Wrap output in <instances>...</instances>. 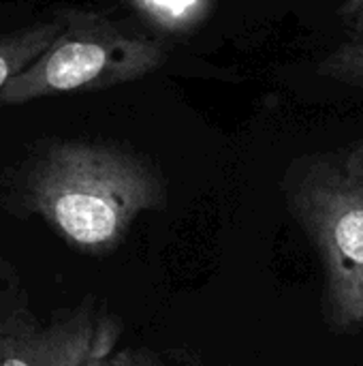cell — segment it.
<instances>
[{"label":"cell","instance_id":"obj_1","mask_svg":"<svg viewBox=\"0 0 363 366\" xmlns=\"http://www.w3.org/2000/svg\"><path fill=\"white\" fill-rule=\"evenodd\" d=\"M19 206L41 217L71 249L107 255L137 217L167 199L160 169L143 154L107 142L45 144L21 172Z\"/></svg>","mask_w":363,"mask_h":366},{"label":"cell","instance_id":"obj_2","mask_svg":"<svg viewBox=\"0 0 363 366\" xmlns=\"http://www.w3.org/2000/svg\"><path fill=\"white\" fill-rule=\"evenodd\" d=\"M285 197L321 257L325 320L338 330L363 324V142L295 161Z\"/></svg>","mask_w":363,"mask_h":366},{"label":"cell","instance_id":"obj_3","mask_svg":"<svg viewBox=\"0 0 363 366\" xmlns=\"http://www.w3.org/2000/svg\"><path fill=\"white\" fill-rule=\"evenodd\" d=\"M60 19L53 43L0 90V107L131 84L165 62L160 41L124 32L98 13L64 11Z\"/></svg>","mask_w":363,"mask_h":366},{"label":"cell","instance_id":"obj_4","mask_svg":"<svg viewBox=\"0 0 363 366\" xmlns=\"http://www.w3.org/2000/svg\"><path fill=\"white\" fill-rule=\"evenodd\" d=\"M116 339L107 320L81 317L45 332L26 317L0 330V366H113Z\"/></svg>","mask_w":363,"mask_h":366},{"label":"cell","instance_id":"obj_5","mask_svg":"<svg viewBox=\"0 0 363 366\" xmlns=\"http://www.w3.org/2000/svg\"><path fill=\"white\" fill-rule=\"evenodd\" d=\"M60 30L62 19L56 15L53 19L24 26L0 36V90L47 49Z\"/></svg>","mask_w":363,"mask_h":366},{"label":"cell","instance_id":"obj_6","mask_svg":"<svg viewBox=\"0 0 363 366\" xmlns=\"http://www.w3.org/2000/svg\"><path fill=\"white\" fill-rule=\"evenodd\" d=\"M128 4L150 26L167 34H188L208 19L214 0H128Z\"/></svg>","mask_w":363,"mask_h":366},{"label":"cell","instance_id":"obj_7","mask_svg":"<svg viewBox=\"0 0 363 366\" xmlns=\"http://www.w3.org/2000/svg\"><path fill=\"white\" fill-rule=\"evenodd\" d=\"M317 73L325 79L363 88V36H347L317 64Z\"/></svg>","mask_w":363,"mask_h":366},{"label":"cell","instance_id":"obj_8","mask_svg":"<svg viewBox=\"0 0 363 366\" xmlns=\"http://www.w3.org/2000/svg\"><path fill=\"white\" fill-rule=\"evenodd\" d=\"M30 317L24 298L11 287V279L0 272V330Z\"/></svg>","mask_w":363,"mask_h":366},{"label":"cell","instance_id":"obj_9","mask_svg":"<svg viewBox=\"0 0 363 366\" xmlns=\"http://www.w3.org/2000/svg\"><path fill=\"white\" fill-rule=\"evenodd\" d=\"M338 17L347 26L349 36H363V0H344Z\"/></svg>","mask_w":363,"mask_h":366},{"label":"cell","instance_id":"obj_10","mask_svg":"<svg viewBox=\"0 0 363 366\" xmlns=\"http://www.w3.org/2000/svg\"><path fill=\"white\" fill-rule=\"evenodd\" d=\"M113 366H118V358H116V360H113Z\"/></svg>","mask_w":363,"mask_h":366}]
</instances>
